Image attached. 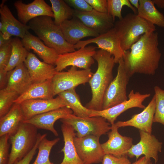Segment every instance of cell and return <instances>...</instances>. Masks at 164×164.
Masks as SVG:
<instances>
[{"label":"cell","mask_w":164,"mask_h":164,"mask_svg":"<svg viewBox=\"0 0 164 164\" xmlns=\"http://www.w3.org/2000/svg\"><path fill=\"white\" fill-rule=\"evenodd\" d=\"M62 123L71 126L75 131L76 136L81 138L88 135L100 137L111 129V124L101 116L81 117L73 113L60 119Z\"/></svg>","instance_id":"cell-6"},{"label":"cell","mask_w":164,"mask_h":164,"mask_svg":"<svg viewBox=\"0 0 164 164\" xmlns=\"http://www.w3.org/2000/svg\"><path fill=\"white\" fill-rule=\"evenodd\" d=\"M11 43L12 49L11 56L8 64L5 69L7 72L24 63L29 52L24 47L19 38H12Z\"/></svg>","instance_id":"cell-30"},{"label":"cell","mask_w":164,"mask_h":164,"mask_svg":"<svg viewBox=\"0 0 164 164\" xmlns=\"http://www.w3.org/2000/svg\"><path fill=\"white\" fill-rule=\"evenodd\" d=\"M96 49L94 46L88 45L73 52L59 55L55 64L56 70L61 71L69 66L90 69L94 63L93 56L96 53Z\"/></svg>","instance_id":"cell-9"},{"label":"cell","mask_w":164,"mask_h":164,"mask_svg":"<svg viewBox=\"0 0 164 164\" xmlns=\"http://www.w3.org/2000/svg\"><path fill=\"white\" fill-rule=\"evenodd\" d=\"M14 5L17 10L19 20L24 25H27L31 19L40 16L54 18L51 7L44 0H34L28 4L23 3L22 0H18Z\"/></svg>","instance_id":"cell-16"},{"label":"cell","mask_w":164,"mask_h":164,"mask_svg":"<svg viewBox=\"0 0 164 164\" xmlns=\"http://www.w3.org/2000/svg\"><path fill=\"white\" fill-rule=\"evenodd\" d=\"M24 63L32 83L52 80L57 72L53 65L40 61L32 53L29 52Z\"/></svg>","instance_id":"cell-20"},{"label":"cell","mask_w":164,"mask_h":164,"mask_svg":"<svg viewBox=\"0 0 164 164\" xmlns=\"http://www.w3.org/2000/svg\"><path fill=\"white\" fill-rule=\"evenodd\" d=\"M60 140L58 138L50 140L46 137L42 139L38 145V155L32 164H53L50 161V154L53 147Z\"/></svg>","instance_id":"cell-32"},{"label":"cell","mask_w":164,"mask_h":164,"mask_svg":"<svg viewBox=\"0 0 164 164\" xmlns=\"http://www.w3.org/2000/svg\"><path fill=\"white\" fill-rule=\"evenodd\" d=\"M118 63L116 76L109 85L104 96L103 110L128 100L127 87L131 77L126 69L123 58L119 60Z\"/></svg>","instance_id":"cell-7"},{"label":"cell","mask_w":164,"mask_h":164,"mask_svg":"<svg viewBox=\"0 0 164 164\" xmlns=\"http://www.w3.org/2000/svg\"><path fill=\"white\" fill-rule=\"evenodd\" d=\"M118 128L115 123L111 125L110 131L108 133V140L101 144L105 154L112 155L117 157L127 155L133 144L132 138L121 135Z\"/></svg>","instance_id":"cell-17"},{"label":"cell","mask_w":164,"mask_h":164,"mask_svg":"<svg viewBox=\"0 0 164 164\" xmlns=\"http://www.w3.org/2000/svg\"><path fill=\"white\" fill-rule=\"evenodd\" d=\"M93 57L97 61L98 67L88 82L92 97L85 106L89 110L101 111L103 110L105 91L113 79V70L115 63L114 56L102 49L96 51Z\"/></svg>","instance_id":"cell-2"},{"label":"cell","mask_w":164,"mask_h":164,"mask_svg":"<svg viewBox=\"0 0 164 164\" xmlns=\"http://www.w3.org/2000/svg\"><path fill=\"white\" fill-rule=\"evenodd\" d=\"M64 1L74 10L80 12H88L93 9L85 0H65Z\"/></svg>","instance_id":"cell-40"},{"label":"cell","mask_w":164,"mask_h":164,"mask_svg":"<svg viewBox=\"0 0 164 164\" xmlns=\"http://www.w3.org/2000/svg\"><path fill=\"white\" fill-rule=\"evenodd\" d=\"M61 131L64 142V147L61 150L64 157L60 164H84L79 157L74 143L76 136L75 130L71 125L62 123Z\"/></svg>","instance_id":"cell-25"},{"label":"cell","mask_w":164,"mask_h":164,"mask_svg":"<svg viewBox=\"0 0 164 164\" xmlns=\"http://www.w3.org/2000/svg\"><path fill=\"white\" fill-rule=\"evenodd\" d=\"M52 18L47 16L38 17L30 20L28 26L45 45L59 55L75 51L74 45L66 40L60 26L56 25Z\"/></svg>","instance_id":"cell-3"},{"label":"cell","mask_w":164,"mask_h":164,"mask_svg":"<svg viewBox=\"0 0 164 164\" xmlns=\"http://www.w3.org/2000/svg\"><path fill=\"white\" fill-rule=\"evenodd\" d=\"M138 16L154 25L164 28V15L155 8L152 0H139Z\"/></svg>","instance_id":"cell-28"},{"label":"cell","mask_w":164,"mask_h":164,"mask_svg":"<svg viewBox=\"0 0 164 164\" xmlns=\"http://www.w3.org/2000/svg\"><path fill=\"white\" fill-rule=\"evenodd\" d=\"M100 138L93 135L74 137V143L77 153L84 164L102 162L105 154L100 143Z\"/></svg>","instance_id":"cell-11"},{"label":"cell","mask_w":164,"mask_h":164,"mask_svg":"<svg viewBox=\"0 0 164 164\" xmlns=\"http://www.w3.org/2000/svg\"><path fill=\"white\" fill-rule=\"evenodd\" d=\"M24 120L20 104L14 103L9 112L0 118V137L15 134Z\"/></svg>","instance_id":"cell-26"},{"label":"cell","mask_w":164,"mask_h":164,"mask_svg":"<svg viewBox=\"0 0 164 164\" xmlns=\"http://www.w3.org/2000/svg\"><path fill=\"white\" fill-rule=\"evenodd\" d=\"M8 81L6 89L17 92L19 95L33 84L24 63L8 72Z\"/></svg>","instance_id":"cell-24"},{"label":"cell","mask_w":164,"mask_h":164,"mask_svg":"<svg viewBox=\"0 0 164 164\" xmlns=\"http://www.w3.org/2000/svg\"><path fill=\"white\" fill-rule=\"evenodd\" d=\"M155 108L153 122L164 126V90L157 86L154 87Z\"/></svg>","instance_id":"cell-35"},{"label":"cell","mask_w":164,"mask_h":164,"mask_svg":"<svg viewBox=\"0 0 164 164\" xmlns=\"http://www.w3.org/2000/svg\"><path fill=\"white\" fill-rule=\"evenodd\" d=\"M6 0H2L0 5V31L5 36L11 38L12 36L22 39L30 27L17 20L7 5Z\"/></svg>","instance_id":"cell-18"},{"label":"cell","mask_w":164,"mask_h":164,"mask_svg":"<svg viewBox=\"0 0 164 164\" xmlns=\"http://www.w3.org/2000/svg\"><path fill=\"white\" fill-rule=\"evenodd\" d=\"M93 74L90 68L78 70L77 67L72 66L67 71L57 72L52 79L54 96L88 83Z\"/></svg>","instance_id":"cell-8"},{"label":"cell","mask_w":164,"mask_h":164,"mask_svg":"<svg viewBox=\"0 0 164 164\" xmlns=\"http://www.w3.org/2000/svg\"><path fill=\"white\" fill-rule=\"evenodd\" d=\"M9 137L8 134L0 137V164H8L9 156Z\"/></svg>","instance_id":"cell-36"},{"label":"cell","mask_w":164,"mask_h":164,"mask_svg":"<svg viewBox=\"0 0 164 164\" xmlns=\"http://www.w3.org/2000/svg\"><path fill=\"white\" fill-rule=\"evenodd\" d=\"M47 135L46 133L41 135L39 133L36 142L33 149L24 158L17 161L14 164H29L36 152L40 141L43 138L46 137Z\"/></svg>","instance_id":"cell-39"},{"label":"cell","mask_w":164,"mask_h":164,"mask_svg":"<svg viewBox=\"0 0 164 164\" xmlns=\"http://www.w3.org/2000/svg\"><path fill=\"white\" fill-rule=\"evenodd\" d=\"M108 13L112 17L115 21V17L119 20L121 19L123 17L121 10L124 6L129 8L134 13L137 14V10L130 3L129 0H107Z\"/></svg>","instance_id":"cell-33"},{"label":"cell","mask_w":164,"mask_h":164,"mask_svg":"<svg viewBox=\"0 0 164 164\" xmlns=\"http://www.w3.org/2000/svg\"><path fill=\"white\" fill-rule=\"evenodd\" d=\"M101 162L102 164H131L128 155L117 157L109 154L104 155Z\"/></svg>","instance_id":"cell-38"},{"label":"cell","mask_w":164,"mask_h":164,"mask_svg":"<svg viewBox=\"0 0 164 164\" xmlns=\"http://www.w3.org/2000/svg\"><path fill=\"white\" fill-rule=\"evenodd\" d=\"M148 162L145 157L144 156L131 164H147Z\"/></svg>","instance_id":"cell-44"},{"label":"cell","mask_w":164,"mask_h":164,"mask_svg":"<svg viewBox=\"0 0 164 164\" xmlns=\"http://www.w3.org/2000/svg\"><path fill=\"white\" fill-rule=\"evenodd\" d=\"M58 95L64 100L67 106L72 111L74 114L79 117H89L90 110L82 105L75 88L63 91Z\"/></svg>","instance_id":"cell-29"},{"label":"cell","mask_w":164,"mask_h":164,"mask_svg":"<svg viewBox=\"0 0 164 164\" xmlns=\"http://www.w3.org/2000/svg\"><path fill=\"white\" fill-rule=\"evenodd\" d=\"M8 81V72L5 70H0V89H5Z\"/></svg>","instance_id":"cell-42"},{"label":"cell","mask_w":164,"mask_h":164,"mask_svg":"<svg viewBox=\"0 0 164 164\" xmlns=\"http://www.w3.org/2000/svg\"><path fill=\"white\" fill-rule=\"evenodd\" d=\"M129 0L131 4L137 10L139 5V0Z\"/></svg>","instance_id":"cell-46"},{"label":"cell","mask_w":164,"mask_h":164,"mask_svg":"<svg viewBox=\"0 0 164 164\" xmlns=\"http://www.w3.org/2000/svg\"><path fill=\"white\" fill-rule=\"evenodd\" d=\"M54 14V22L60 26L65 21L74 17V9H72L64 0H50Z\"/></svg>","instance_id":"cell-31"},{"label":"cell","mask_w":164,"mask_h":164,"mask_svg":"<svg viewBox=\"0 0 164 164\" xmlns=\"http://www.w3.org/2000/svg\"><path fill=\"white\" fill-rule=\"evenodd\" d=\"M155 108V99L154 95L148 105L139 113L132 115L129 120L119 121L114 123L118 128L132 126L152 133V125Z\"/></svg>","instance_id":"cell-21"},{"label":"cell","mask_w":164,"mask_h":164,"mask_svg":"<svg viewBox=\"0 0 164 164\" xmlns=\"http://www.w3.org/2000/svg\"><path fill=\"white\" fill-rule=\"evenodd\" d=\"M12 39L0 47V70H5L9 61L12 49Z\"/></svg>","instance_id":"cell-37"},{"label":"cell","mask_w":164,"mask_h":164,"mask_svg":"<svg viewBox=\"0 0 164 164\" xmlns=\"http://www.w3.org/2000/svg\"><path fill=\"white\" fill-rule=\"evenodd\" d=\"M73 113L72 111L69 108L65 106L36 115L23 122L31 124L37 129L50 131L57 136L58 133L54 127L55 123L58 120Z\"/></svg>","instance_id":"cell-22"},{"label":"cell","mask_w":164,"mask_h":164,"mask_svg":"<svg viewBox=\"0 0 164 164\" xmlns=\"http://www.w3.org/2000/svg\"><path fill=\"white\" fill-rule=\"evenodd\" d=\"M158 39L155 31L145 33L132 46L130 50L125 51L123 59L131 77L136 73L155 74L162 55Z\"/></svg>","instance_id":"cell-1"},{"label":"cell","mask_w":164,"mask_h":164,"mask_svg":"<svg viewBox=\"0 0 164 164\" xmlns=\"http://www.w3.org/2000/svg\"><path fill=\"white\" fill-rule=\"evenodd\" d=\"M52 80L33 83L15 101L14 103L20 104L24 101L37 99H50L53 98Z\"/></svg>","instance_id":"cell-27"},{"label":"cell","mask_w":164,"mask_h":164,"mask_svg":"<svg viewBox=\"0 0 164 164\" xmlns=\"http://www.w3.org/2000/svg\"><path fill=\"white\" fill-rule=\"evenodd\" d=\"M114 28L119 36L121 47L124 51L129 50L142 35L156 30L155 25L137 15L131 13L117 21Z\"/></svg>","instance_id":"cell-4"},{"label":"cell","mask_w":164,"mask_h":164,"mask_svg":"<svg viewBox=\"0 0 164 164\" xmlns=\"http://www.w3.org/2000/svg\"><path fill=\"white\" fill-rule=\"evenodd\" d=\"M139 141L133 145L129 150L127 155L130 158L135 157L136 160L140 156L144 155L148 161L153 158L156 164L158 160V153L162 151V143L156 137L142 131L139 130Z\"/></svg>","instance_id":"cell-13"},{"label":"cell","mask_w":164,"mask_h":164,"mask_svg":"<svg viewBox=\"0 0 164 164\" xmlns=\"http://www.w3.org/2000/svg\"><path fill=\"white\" fill-rule=\"evenodd\" d=\"M21 41L28 51L33 50L46 63L53 65L55 64L59 55L54 49L45 45L38 37L33 35L28 31Z\"/></svg>","instance_id":"cell-23"},{"label":"cell","mask_w":164,"mask_h":164,"mask_svg":"<svg viewBox=\"0 0 164 164\" xmlns=\"http://www.w3.org/2000/svg\"><path fill=\"white\" fill-rule=\"evenodd\" d=\"M74 17L99 35L106 33L114 26L115 21L112 16L108 13L100 12L94 9L88 12L74 9Z\"/></svg>","instance_id":"cell-15"},{"label":"cell","mask_w":164,"mask_h":164,"mask_svg":"<svg viewBox=\"0 0 164 164\" xmlns=\"http://www.w3.org/2000/svg\"><path fill=\"white\" fill-rule=\"evenodd\" d=\"M37 129L32 124L23 121L17 131L10 136L11 149L8 164H14L33 149L37 139Z\"/></svg>","instance_id":"cell-5"},{"label":"cell","mask_w":164,"mask_h":164,"mask_svg":"<svg viewBox=\"0 0 164 164\" xmlns=\"http://www.w3.org/2000/svg\"><path fill=\"white\" fill-rule=\"evenodd\" d=\"M96 11L102 13H108L107 1L106 0H85Z\"/></svg>","instance_id":"cell-41"},{"label":"cell","mask_w":164,"mask_h":164,"mask_svg":"<svg viewBox=\"0 0 164 164\" xmlns=\"http://www.w3.org/2000/svg\"><path fill=\"white\" fill-rule=\"evenodd\" d=\"M151 95L150 93L141 94L134 92L133 90L130 92L128 99L107 109L101 111L90 110L89 117L101 116L105 118L111 125L114 123L117 117L126 110L134 108L144 109L145 107L143 102Z\"/></svg>","instance_id":"cell-10"},{"label":"cell","mask_w":164,"mask_h":164,"mask_svg":"<svg viewBox=\"0 0 164 164\" xmlns=\"http://www.w3.org/2000/svg\"><path fill=\"white\" fill-rule=\"evenodd\" d=\"M19 104L23 113L24 121L28 120L36 115L67 106L64 100L58 95L55 98L50 99L27 100Z\"/></svg>","instance_id":"cell-14"},{"label":"cell","mask_w":164,"mask_h":164,"mask_svg":"<svg viewBox=\"0 0 164 164\" xmlns=\"http://www.w3.org/2000/svg\"><path fill=\"white\" fill-rule=\"evenodd\" d=\"M153 2L158 7L161 9L164 8V0H152Z\"/></svg>","instance_id":"cell-45"},{"label":"cell","mask_w":164,"mask_h":164,"mask_svg":"<svg viewBox=\"0 0 164 164\" xmlns=\"http://www.w3.org/2000/svg\"><path fill=\"white\" fill-rule=\"evenodd\" d=\"M147 164H152L151 161H149L148 162Z\"/></svg>","instance_id":"cell-47"},{"label":"cell","mask_w":164,"mask_h":164,"mask_svg":"<svg viewBox=\"0 0 164 164\" xmlns=\"http://www.w3.org/2000/svg\"><path fill=\"white\" fill-rule=\"evenodd\" d=\"M11 39V38L7 37L0 32V47L8 43Z\"/></svg>","instance_id":"cell-43"},{"label":"cell","mask_w":164,"mask_h":164,"mask_svg":"<svg viewBox=\"0 0 164 164\" xmlns=\"http://www.w3.org/2000/svg\"><path fill=\"white\" fill-rule=\"evenodd\" d=\"M19 95L16 92L6 88L0 90V118L10 111L15 101Z\"/></svg>","instance_id":"cell-34"},{"label":"cell","mask_w":164,"mask_h":164,"mask_svg":"<svg viewBox=\"0 0 164 164\" xmlns=\"http://www.w3.org/2000/svg\"><path fill=\"white\" fill-rule=\"evenodd\" d=\"M91 43L96 44L98 48L110 53L114 56L115 63H118L125 55V51L121 47L120 40L114 27L106 33L97 37L80 40L74 46L75 49L78 50Z\"/></svg>","instance_id":"cell-12"},{"label":"cell","mask_w":164,"mask_h":164,"mask_svg":"<svg viewBox=\"0 0 164 164\" xmlns=\"http://www.w3.org/2000/svg\"><path fill=\"white\" fill-rule=\"evenodd\" d=\"M60 26L66 40L73 45L85 37H95L100 35L75 17L65 21Z\"/></svg>","instance_id":"cell-19"}]
</instances>
